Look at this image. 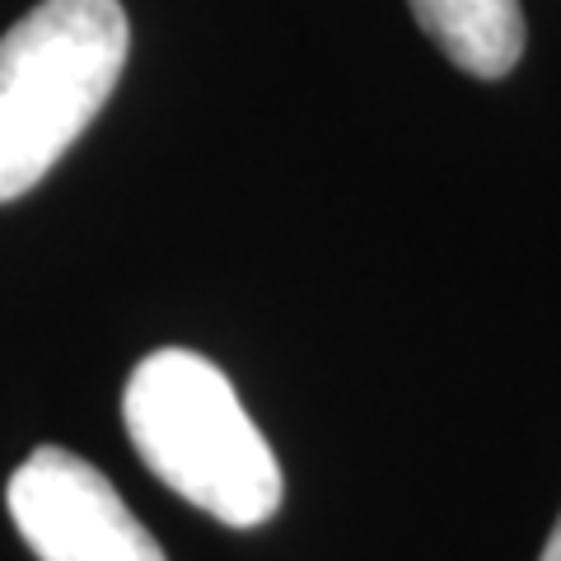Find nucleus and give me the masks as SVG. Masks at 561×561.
<instances>
[{
  "label": "nucleus",
  "mask_w": 561,
  "mask_h": 561,
  "mask_svg": "<svg viewBox=\"0 0 561 561\" xmlns=\"http://www.w3.org/2000/svg\"><path fill=\"white\" fill-rule=\"evenodd\" d=\"M122 0H43L0 33V202L38 187L117 90Z\"/></svg>",
  "instance_id": "f03ea898"
},
{
  "label": "nucleus",
  "mask_w": 561,
  "mask_h": 561,
  "mask_svg": "<svg viewBox=\"0 0 561 561\" xmlns=\"http://www.w3.org/2000/svg\"><path fill=\"white\" fill-rule=\"evenodd\" d=\"M421 33H431L445 57L478 80L511 76L524 51L519 0H408Z\"/></svg>",
  "instance_id": "20e7f679"
},
{
  "label": "nucleus",
  "mask_w": 561,
  "mask_h": 561,
  "mask_svg": "<svg viewBox=\"0 0 561 561\" xmlns=\"http://www.w3.org/2000/svg\"><path fill=\"white\" fill-rule=\"evenodd\" d=\"M127 435L154 478L234 529L280 511V463L220 365L187 346L150 351L122 393Z\"/></svg>",
  "instance_id": "f257e3e1"
},
{
  "label": "nucleus",
  "mask_w": 561,
  "mask_h": 561,
  "mask_svg": "<svg viewBox=\"0 0 561 561\" xmlns=\"http://www.w3.org/2000/svg\"><path fill=\"white\" fill-rule=\"evenodd\" d=\"M542 561H561V519H557V529L548 538V548H542Z\"/></svg>",
  "instance_id": "39448f33"
},
{
  "label": "nucleus",
  "mask_w": 561,
  "mask_h": 561,
  "mask_svg": "<svg viewBox=\"0 0 561 561\" xmlns=\"http://www.w3.org/2000/svg\"><path fill=\"white\" fill-rule=\"evenodd\" d=\"M5 505L38 561H164L117 486L61 445H38L14 468Z\"/></svg>",
  "instance_id": "7ed1b4c3"
}]
</instances>
